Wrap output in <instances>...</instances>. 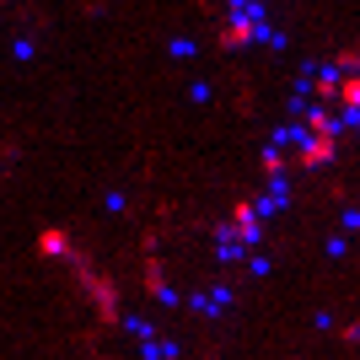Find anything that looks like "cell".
<instances>
[{
	"mask_svg": "<svg viewBox=\"0 0 360 360\" xmlns=\"http://www.w3.org/2000/svg\"><path fill=\"white\" fill-rule=\"evenodd\" d=\"M333 70H360V49H345V54H333Z\"/></svg>",
	"mask_w": 360,
	"mask_h": 360,
	"instance_id": "1",
	"label": "cell"
}]
</instances>
